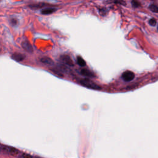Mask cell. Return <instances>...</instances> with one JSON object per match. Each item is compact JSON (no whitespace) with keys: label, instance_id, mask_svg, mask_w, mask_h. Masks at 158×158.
Masks as SVG:
<instances>
[{"label":"cell","instance_id":"277c9868","mask_svg":"<svg viewBox=\"0 0 158 158\" xmlns=\"http://www.w3.org/2000/svg\"><path fill=\"white\" fill-rule=\"evenodd\" d=\"M61 61L65 64L69 66H73L74 63L71 59V58L69 56L67 55H63L61 56Z\"/></svg>","mask_w":158,"mask_h":158},{"label":"cell","instance_id":"e0dca14e","mask_svg":"<svg viewBox=\"0 0 158 158\" xmlns=\"http://www.w3.org/2000/svg\"><path fill=\"white\" fill-rule=\"evenodd\" d=\"M11 24H12L13 26H16V25H17L18 22H17V20H16V19H11Z\"/></svg>","mask_w":158,"mask_h":158},{"label":"cell","instance_id":"8992f818","mask_svg":"<svg viewBox=\"0 0 158 158\" xmlns=\"http://www.w3.org/2000/svg\"><path fill=\"white\" fill-rule=\"evenodd\" d=\"M80 74L83 76L87 77H95V74L93 72H91L90 71L86 69H82L80 71Z\"/></svg>","mask_w":158,"mask_h":158},{"label":"cell","instance_id":"52a82bcc","mask_svg":"<svg viewBox=\"0 0 158 158\" xmlns=\"http://www.w3.org/2000/svg\"><path fill=\"white\" fill-rule=\"evenodd\" d=\"M12 59L18 61V62H20L22 61L24 59V58H26V56L22 55V54H20V53H14L11 56Z\"/></svg>","mask_w":158,"mask_h":158},{"label":"cell","instance_id":"4fadbf2b","mask_svg":"<svg viewBox=\"0 0 158 158\" xmlns=\"http://www.w3.org/2000/svg\"><path fill=\"white\" fill-rule=\"evenodd\" d=\"M132 6L135 8H138L140 6V3L136 1V0H133V1L132 2Z\"/></svg>","mask_w":158,"mask_h":158},{"label":"cell","instance_id":"7a4b0ae2","mask_svg":"<svg viewBox=\"0 0 158 158\" xmlns=\"http://www.w3.org/2000/svg\"><path fill=\"white\" fill-rule=\"evenodd\" d=\"M1 151L7 154H9L10 156H17L19 153V151L12 146H9L6 145H1Z\"/></svg>","mask_w":158,"mask_h":158},{"label":"cell","instance_id":"8fae6325","mask_svg":"<svg viewBox=\"0 0 158 158\" xmlns=\"http://www.w3.org/2000/svg\"><path fill=\"white\" fill-rule=\"evenodd\" d=\"M108 3L119 4V5H124V6H125V5H126L125 2L124 1V0H109V1H108Z\"/></svg>","mask_w":158,"mask_h":158},{"label":"cell","instance_id":"5bb4252c","mask_svg":"<svg viewBox=\"0 0 158 158\" xmlns=\"http://www.w3.org/2000/svg\"><path fill=\"white\" fill-rule=\"evenodd\" d=\"M19 158H35V157H34L30 154H29L27 153H23L19 156Z\"/></svg>","mask_w":158,"mask_h":158},{"label":"cell","instance_id":"ac0fdd59","mask_svg":"<svg viewBox=\"0 0 158 158\" xmlns=\"http://www.w3.org/2000/svg\"><path fill=\"white\" fill-rule=\"evenodd\" d=\"M35 158H41V157H35Z\"/></svg>","mask_w":158,"mask_h":158},{"label":"cell","instance_id":"d6986e66","mask_svg":"<svg viewBox=\"0 0 158 158\" xmlns=\"http://www.w3.org/2000/svg\"><path fill=\"white\" fill-rule=\"evenodd\" d=\"M157 30H158V27H157Z\"/></svg>","mask_w":158,"mask_h":158},{"label":"cell","instance_id":"3957f363","mask_svg":"<svg viewBox=\"0 0 158 158\" xmlns=\"http://www.w3.org/2000/svg\"><path fill=\"white\" fill-rule=\"evenodd\" d=\"M122 78L125 82H130L135 78V74L130 71H127L122 74Z\"/></svg>","mask_w":158,"mask_h":158},{"label":"cell","instance_id":"9a60e30c","mask_svg":"<svg viewBox=\"0 0 158 158\" xmlns=\"http://www.w3.org/2000/svg\"><path fill=\"white\" fill-rule=\"evenodd\" d=\"M44 6H45V4L40 3V4H38V5H33V6H30V7L32 8H42Z\"/></svg>","mask_w":158,"mask_h":158},{"label":"cell","instance_id":"5b68a950","mask_svg":"<svg viewBox=\"0 0 158 158\" xmlns=\"http://www.w3.org/2000/svg\"><path fill=\"white\" fill-rule=\"evenodd\" d=\"M22 47L28 53H32L33 52V48H32V45H30V43H29L28 42L25 41V42H22Z\"/></svg>","mask_w":158,"mask_h":158},{"label":"cell","instance_id":"ba28073f","mask_svg":"<svg viewBox=\"0 0 158 158\" xmlns=\"http://www.w3.org/2000/svg\"><path fill=\"white\" fill-rule=\"evenodd\" d=\"M56 11V9L55 8H46L42 10L41 13L43 15H48V14H51L53 13Z\"/></svg>","mask_w":158,"mask_h":158},{"label":"cell","instance_id":"9c48e42d","mask_svg":"<svg viewBox=\"0 0 158 158\" xmlns=\"http://www.w3.org/2000/svg\"><path fill=\"white\" fill-rule=\"evenodd\" d=\"M41 62L44 63V64H48V65H52L54 64L53 60L49 58H43L40 59Z\"/></svg>","mask_w":158,"mask_h":158},{"label":"cell","instance_id":"6da1fadb","mask_svg":"<svg viewBox=\"0 0 158 158\" xmlns=\"http://www.w3.org/2000/svg\"><path fill=\"white\" fill-rule=\"evenodd\" d=\"M80 83L88 88L90 89H92V90H101V87L100 86H99L98 85H97L96 83H95L94 82L91 81L90 79H81L80 80Z\"/></svg>","mask_w":158,"mask_h":158},{"label":"cell","instance_id":"7c38bea8","mask_svg":"<svg viewBox=\"0 0 158 158\" xmlns=\"http://www.w3.org/2000/svg\"><path fill=\"white\" fill-rule=\"evenodd\" d=\"M149 10L155 13H158V6L155 5H151L149 6Z\"/></svg>","mask_w":158,"mask_h":158},{"label":"cell","instance_id":"30bf717a","mask_svg":"<svg viewBox=\"0 0 158 158\" xmlns=\"http://www.w3.org/2000/svg\"><path fill=\"white\" fill-rule=\"evenodd\" d=\"M77 64L81 66V67H84L86 66V62L85 61V60L80 56H78L77 58Z\"/></svg>","mask_w":158,"mask_h":158},{"label":"cell","instance_id":"2e32d148","mask_svg":"<svg viewBox=\"0 0 158 158\" xmlns=\"http://www.w3.org/2000/svg\"><path fill=\"white\" fill-rule=\"evenodd\" d=\"M149 23L150 26H155L156 25V20L155 19H154V18H152V19H151L149 20Z\"/></svg>","mask_w":158,"mask_h":158}]
</instances>
